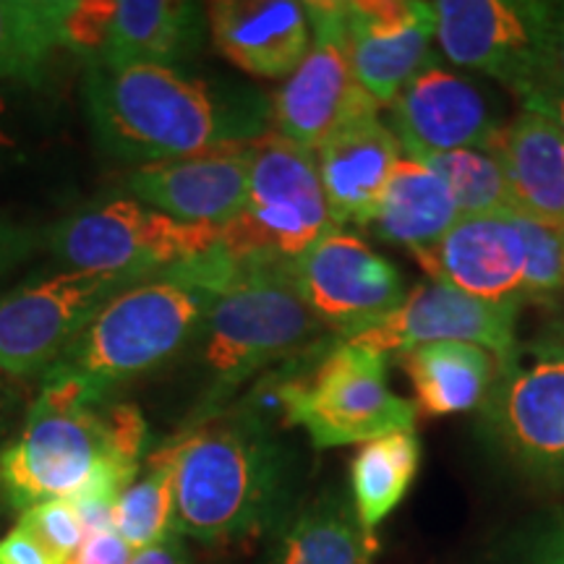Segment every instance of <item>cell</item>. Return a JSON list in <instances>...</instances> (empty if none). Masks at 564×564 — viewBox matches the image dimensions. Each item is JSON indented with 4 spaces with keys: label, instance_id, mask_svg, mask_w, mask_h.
<instances>
[{
    "label": "cell",
    "instance_id": "31",
    "mask_svg": "<svg viewBox=\"0 0 564 564\" xmlns=\"http://www.w3.org/2000/svg\"><path fill=\"white\" fill-rule=\"evenodd\" d=\"M17 525L30 533L34 541H40L61 564L82 546L84 535H87L68 499H47V502L30 507L19 514Z\"/></svg>",
    "mask_w": 564,
    "mask_h": 564
},
{
    "label": "cell",
    "instance_id": "16",
    "mask_svg": "<svg viewBox=\"0 0 564 564\" xmlns=\"http://www.w3.org/2000/svg\"><path fill=\"white\" fill-rule=\"evenodd\" d=\"M413 257L429 278L455 291L494 303H525L531 251L523 217L514 212L460 217Z\"/></svg>",
    "mask_w": 564,
    "mask_h": 564
},
{
    "label": "cell",
    "instance_id": "9",
    "mask_svg": "<svg viewBox=\"0 0 564 564\" xmlns=\"http://www.w3.org/2000/svg\"><path fill=\"white\" fill-rule=\"evenodd\" d=\"M481 429L520 470L564 486V343L520 348L499 366Z\"/></svg>",
    "mask_w": 564,
    "mask_h": 564
},
{
    "label": "cell",
    "instance_id": "18",
    "mask_svg": "<svg viewBox=\"0 0 564 564\" xmlns=\"http://www.w3.org/2000/svg\"><path fill=\"white\" fill-rule=\"evenodd\" d=\"M253 141H236L194 158L141 165L129 175V192L137 202L173 220L223 230L241 215L246 204Z\"/></svg>",
    "mask_w": 564,
    "mask_h": 564
},
{
    "label": "cell",
    "instance_id": "2",
    "mask_svg": "<svg viewBox=\"0 0 564 564\" xmlns=\"http://www.w3.org/2000/svg\"><path fill=\"white\" fill-rule=\"evenodd\" d=\"M173 457L171 533L232 546L280 528L291 505V457L264 419L225 411L165 444Z\"/></svg>",
    "mask_w": 564,
    "mask_h": 564
},
{
    "label": "cell",
    "instance_id": "12",
    "mask_svg": "<svg viewBox=\"0 0 564 564\" xmlns=\"http://www.w3.org/2000/svg\"><path fill=\"white\" fill-rule=\"evenodd\" d=\"M291 278L306 306L340 340L371 329L408 295L403 272L343 228L295 259Z\"/></svg>",
    "mask_w": 564,
    "mask_h": 564
},
{
    "label": "cell",
    "instance_id": "30",
    "mask_svg": "<svg viewBox=\"0 0 564 564\" xmlns=\"http://www.w3.org/2000/svg\"><path fill=\"white\" fill-rule=\"evenodd\" d=\"M116 6L110 0H63L58 24L61 47L82 55L89 68L100 66L116 21Z\"/></svg>",
    "mask_w": 564,
    "mask_h": 564
},
{
    "label": "cell",
    "instance_id": "38",
    "mask_svg": "<svg viewBox=\"0 0 564 564\" xmlns=\"http://www.w3.org/2000/svg\"><path fill=\"white\" fill-rule=\"evenodd\" d=\"M131 564H192V554H188L186 539H181L178 533H167L160 544L133 554Z\"/></svg>",
    "mask_w": 564,
    "mask_h": 564
},
{
    "label": "cell",
    "instance_id": "42",
    "mask_svg": "<svg viewBox=\"0 0 564 564\" xmlns=\"http://www.w3.org/2000/svg\"><path fill=\"white\" fill-rule=\"evenodd\" d=\"M371 556H373V554H366V556H364V562H361V564H371Z\"/></svg>",
    "mask_w": 564,
    "mask_h": 564
},
{
    "label": "cell",
    "instance_id": "37",
    "mask_svg": "<svg viewBox=\"0 0 564 564\" xmlns=\"http://www.w3.org/2000/svg\"><path fill=\"white\" fill-rule=\"evenodd\" d=\"M564 87V3H552V19L544 40V76Z\"/></svg>",
    "mask_w": 564,
    "mask_h": 564
},
{
    "label": "cell",
    "instance_id": "35",
    "mask_svg": "<svg viewBox=\"0 0 564 564\" xmlns=\"http://www.w3.org/2000/svg\"><path fill=\"white\" fill-rule=\"evenodd\" d=\"M0 564H61L47 552L40 541L21 528H11L9 533L0 535Z\"/></svg>",
    "mask_w": 564,
    "mask_h": 564
},
{
    "label": "cell",
    "instance_id": "39",
    "mask_svg": "<svg viewBox=\"0 0 564 564\" xmlns=\"http://www.w3.org/2000/svg\"><path fill=\"white\" fill-rule=\"evenodd\" d=\"M9 405H11L9 390H6L3 379H0V434H3V429H6V419H9Z\"/></svg>",
    "mask_w": 564,
    "mask_h": 564
},
{
    "label": "cell",
    "instance_id": "14",
    "mask_svg": "<svg viewBox=\"0 0 564 564\" xmlns=\"http://www.w3.org/2000/svg\"><path fill=\"white\" fill-rule=\"evenodd\" d=\"M518 314L520 303L484 301L432 280L408 291L390 316L345 343L382 356L429 343H470L489 350L497 366H505L520 350Z\"/></svg>",
    "mask_w": 564,
    "mask_h": 564
},
{
    "label": "cell",
    "instance_id": "7",
    "mask_svg": "<svg viewBox=\"0 0 564 564\" xmlns=\"http://www.w3.org/2000/svg\"><path fill=\"white\" fill-rule=\"evenodd\" d=\"M335 230L312 152L267 131L253 141L249 194L241 215L220 230L230 262L293 264Z\"/></svg>",
    "mask_w": 564,
    "mask_h": 564
},
{
    "label": "cell",
    "instance_id": "19",
    "mask_svg": "<svg viewBox=\"0 0 564 564\" xmlns=\"http://www.w3.org/2000/svg\"><path fill=\"white\" fill-rule=\"evenodd\" d=\"M209 37L225 61L257 79H288L312 47V24L293 0H217Z\"/></svg>",
    "mask_w": 564,
    "mask_h": 564
},
{
    "label": "cell",
    "instance_id": "26",
    "mask_svg": "<svg viewBox=\"0 0 564 564\" xmlns=\"http://www.w3.org/2000/svg\"><path fill=\"white\" fill-rule=\"evenodd\" d=\"M421 465V442L415 432H394L361 444L350 463V502L361 531H373L405 499Z\"/></svg>",
    "mask_w": 564,
    "mask_h": 564
},
{
    "label": "cell",
    "instance_id": "32",
    "mask_svg": "<svg viewBox=\"0 0 564 564\" xmlns=\"http://www.w3.org/2000/svg\"><path fill=\"white\" fill-rule=\"evenodd\" d=\"M507 564H564V514L528 533Z\"/></svg>",
    "mask_w": 564,
    "mask_h": 564
},
{
    "label": "cell",
    "instance_id": "11",
    "mask_svg": "<svg viewBox=\"0 0 564 564\" xmlns=\"http://www.w3.org/2000/svg\"><path fill=\"white\" fill-rule=\"evenodd\" d=\"M434 6L442 58L505 84L514 97L544 76L552 3L528 0H440Z\"/></svg>",
    "mask_w": 564,
    "mask_h": 564
},
{
    "label": "cell",
    "instance_id": "41",
    "mask_svg": "<svg viewBox=\"0 0 564 564\" xmlns=\"http://www.w3.org/2000/svg\"><path fill=\"white\" fill-rule=\"evenodd\" d=\"M3 520H6V505L3 499H0V525H3Z\"/></svg>",
    "mask_w": 564,
    "mask_h": 564
},
{
    "label": "cell",
    "instance_id": "34",
    "mask_svg": "<svg viewBox=\"0 0 564 564\" xmlns=\"http://www.w3.org/2000/svg\"><path fill=\"white\" fill-rule=\"evenodd\" d=\"M131 546L116 531H97L84 535L82 546L63 564H131Z\"/></svg>",
    "mask_w": 564,
    "mask_h": 564
},
{
    "label": "cell",
    "instance_id": "28",
    "mask_svg": "<svg viewBox=\"0 0 564 564\" xmlns=\"http://www.w3.org/2000/svg\"><path fill=\"white\" fill-rule=\"evenodd\" d=\"M173 523V457L162 444L147 457L144 474L116 502L112 525L131 552H144L160 544Z\"/></svg>",
    "mask_w": 564,
    "mask_h": 564
},
{
    "label": "cell",
    "instance_id": "24",
    "mask_svg": "<svg viewBox=\"0 0 564 564\" xmlns=\"http://www.w3.org/2000/svg\"><path fill=\"white\" fill-rule=\"evenodd\" d=\"M457 220L460 212L447 183L423 162L400 158L369 230L382 241L415 253L434 246Z\"/></svg>",
    "mask_w": 564,
    "mask_h": 564
},
{
    "label": "cell",
    "instance_id": "27",
    "mask_svg": "<svg viewBox=\"0 0 564 564\" xmlns=\"http://www.w3.org/2000/svg\"><path fill=\"white\" fill-rule=\"evenodd\" d=\"M63 0H0V79L40 84L58 42Z\"/></svg>",
    "mask_w": 564,
    "mask_h": 564
},
{
    "label": "cell",
    "instance_id": "20",
    "mask_svg": "<svg viewBox=\"0 0 564 564\" xmlns=\"http://www.w3.org/2000/svg\"><path fill=\"white\" fill-rule=\"evenodd\" d=\"M314 160L335 228H369L400 160V141L379 116H369L335 131Z\"/></svg>",
    "mask_w": 564,
    "mask_h": 564
},
{
    "label": "cell",
    "instance_id": "21",
    "mask_svg": "<svg viewBox=\"0 0 564 564\" xmlns=\"http://www.w3.org/2000/svg\"><path fill=\"white\" fill-rule=\"evenodd\" d=\"M502 162L514 215L564 230V137L546 116L520 110L489 147Z\"/></svg>",
    "mask_w": 564,
    "mask_h": 564
},
{
    "label": "cell",
    "instance_id": "40",
    "mask_svg": "<svg viewBox=\"0 0 564 564\" xmlns=\"http://www.w3.org/2000/svg\"><path fill=\"white\" fill-rule=\"evenodd\" d=\"M17 152V144H13V139L0 129V165H3L6 160H11V154Z\"/></svg>",
    "mask_w": 564,
    "mask_h": 564
},
{
    "label": "cell",
    "instance_id": "4",
    "mask_svg": "<svg viewBox=\"0 0 564 564\" xmlns=\"http://www.w3.org/2000/svg\"><path fill=\"white\" fill-rule=\"evenodd\" d=\"M199 337V366L207 384L192 423L225 413L232 394L270 371L272 364L293 361L319 345L340 340L295 291L291 264L272 262L236 264L212 299Z\"/></svg>",
    "mask_w": 564,
    "mask_h": 564
},
{
    "label": "cell",
    "instance_id": "8",
    "mask_svg": "<svg viewBox=\"0 0 564 564\" xmlns=\"http://www.w3.org/2000/svg\"><path fill=\"white\" fill-rule=\"evenodd\" d=\"M63 272L144 282L220 243V230L178 223L137 199H112L61 220L45 238Z\"/></svg>",
    "mask_w": 564,
    "mask_h": 564
},
{
    "label": "cell",
    "instance_id": "23",
    "mask_svg": "<svg viewBox=\"0 0 564 564\" xmlns=\"http://www.w3.org/2000/svg\"><path fill=\"white\" fill-rule=\"evenodd\" d=\"M411 379L415 411L429 419L476 411L497 379V358L470 343H429L398 352Z\"/></svg>",
    "mask_w": 564,
    "mask_h": 564
},
{
    "label": "cell",
    "instance_id": "36",
    "mask_svg": "<svg viewBox=\"0 0 564 564\" xmlns=\"http://www.w3.org/2000/svg\"><path fill=\"white\" fill-rule=\"evenodd\" d=\"M518 100L523 102V110H533L546 116L564 137V87L554 82L539 79L533 87H528L523 95H518Z\"/></svg>",
    "mask_w": 564,
    "mask_h": 564
},
{
    "label": "cell",
    "instance_id": "13",
    "mask_svg": "<svg viewBox=\"0 0 564 564\" xmlns=\"http://www.w3.org/2000/svg\"><path fill=\"white\" fill-rule=\"evenodd\" d=\"M131 282L58 272L0 295V373H45L112 295Z\"/></svg>",
    "mask_w": 564,
    "mask_h": 564
},
{
    "label": "cell",
    "instance_id": "6",
    "mask_svg": "<svg viewBox=\"0 0 564 564\" xmlns=\"http://www.w3.org/2000/svg\"><path fill=\"white\" fill-rule=\"evenodd\" d=\"M308 352L264 377L257 390L262 405L246 411L278 413L282 426L303 429L316 449L366 444L415 426V403L392 392L382 352L340 340L303 369Z\"/></svg>",
    "mask_w": 564,
    "mask_h": 564
},
{
    "label": "cell",
    "instance_id": "3",
    "mask_svg": "<svg viewBox=\"0 0 564 564\" xmlns=\"http://www.w3.org/2000/svg\"><path fill=\"white\" fill-rule=\"evenodd\" d=\"M230 272V259L215 246L194 262L123 288L42 373V390L105 403L118 384L171 361L199 335L204 314Z\"/></svg>",
    "mask_w": 564,
    "mask_h": 564
},
{
    "label": "cell",
    "instance_id": "10",
    "mask_svg": "<svg viewBox=\"0 0 564 564\" xmlns=\"http://www.w3.org/2000/svg\"><path fill=\"white\" fill-rule=\"evenodd\" d=\"M312 24V47L270 100L272 133L316 152L345 126L377 116L379 105L352 74L343 32V0L303 3Z\"/></svg>",
    "mask_w": 564,
    "mask_h": 564
},
{
    "label": "cell",
    "instance_id": "29",
    "mask_svg": "<svg viewBox=\"0 0 564 564\" xmlns=\"http://www.w3.org/2000/svg\"><path fill=\"white\" fill-rule=\"evenodd\" d=\"M447 183L460 217L502 215L512 209V194L499 158L489 150H455L415 160Z\"/></svg>",
    "mask_w": 564,
    "mask_h": 564
},
{
    "label": "cell",
    "instance_id": "1",
    "mask_svg": "<svg viewBox=\"0 0 564 564\" xmlns=\"http://www.w3.org/2000/svg\"><path fill=\"white\" fill-rule=\"evenodd\" d=\"M84 105L97 144L139 167L253 141L270 126V102L257 91H232L173 66L89 68Z\"/></svg>",
    "mask_w": 564,
    "mask_h": 564
},
{
    "label": "cell",
    "instance_id": "22",
    "mask_svg": "<svg viewBox=\"0 0 564 564\" xmlns=\"http://www.w3.org/2000/svg\"><path fill=\"white\" fill-rule=\"evenodd\" d=\"M207 11L178 0H121L100 66H173L202 42Z\"/></svg>",
    "mask_w": 564,
    "mask_h": 564
},
{
    "label": "cell",
    "instance_id": "33",
    "mask_svg": "<svg viewBox=\"0 0 564 564\" xmlns=\"http://www.w3.org/2000/svg\"><path fill=\"white\" fill-rule=\"evenodd\" d=\"M37 232L21 225L9 212L0 209V280L17 270L21 262H26L37 249Z\"/></svg>",
    "mask_w": 564,
    "mask_h": 564
},
{
    "label": "cell",
    "instance_id": "5",
    "mask_svg": "<svg viewBox=\"0 0 564 564\" xmlns=\"http://www.w3.org/2000/svg\"><path fill=\"white\" fill-rule=\"evenodd\" d=\"M147 421L131 403H79L40 392L24 426L0 447V499L24 512L76 497L105 468L139 476Z\"/></svg>",
    "mask_w": 564,
    "mask_h": 564
},
{
    "label": "cell",
    "instance_id": "15",
    "mask_svg": "<svg viewBox=\"0 0 564 564\" xmlns=\"http://www.w3.org/2000/svg\"><path fill=\"white\" fill-rule=\"evenodd\" d=\"M405 158L455 150H489L505 123L470 76L429 58L390 105V123Z\"/></svg>",
    "mask_w": 564,
    "mask_h": 564
},
{
    "label": "cell",
    "instance_id": "43",
    "mask_svg": "<svg viewBox=\"0 0 564 564\" xmlns=\"http://www.w3.org/2000/svg\"><path fill=\"white\" fill-rule=\"evenodd\" d=\"M562 301H564V299H562Z\"/></svg>",
    "mask_w": 564,
    "mask_h": 564
},
{
    "label": "cell",
    "instance_id": "17",
    "mask_svg": "<svg viewBox=\"0 0 564 564\" xmlns=\"http://www.w3.org/2000/svg\"><path fill=\"white\" fill-rule=\"evenodd\" d=\"M343 32L352 74L379 108L432 58L434 6L423 0H343Z\"/></svg>",
    "mask_w": 564,
    "mask_h": 564
},
{
    "label": "cell",
    "instance_id": "25",
    "mask_svg": "<svg viewBox=\"0 0 564 564\" xmlns=\"http://www.w3.org/2000/svg\"><path fill=\"white\" fill-rule=\"evenodd\" d=\"M377 544L358 525L350 499L324 491L280 528L264 564H361Z\"/></svg>",
    "mask_w": 564,
    "mask_h": 564
}]
</instances>
